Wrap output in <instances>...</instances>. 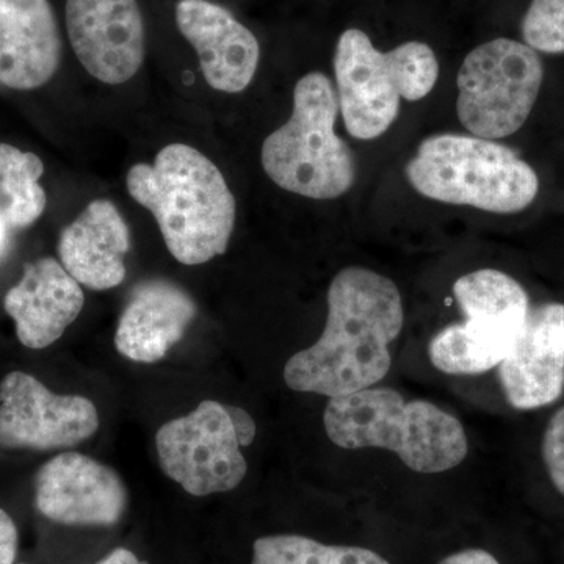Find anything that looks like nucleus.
Here are the masks:
<instances>
[{
    "label": "nucleus",
    "instance_id": "13",
    "mask_svg": "<svg viewBox=\"0 0 564 564\" xmlns=\"http://www.w3.org/2000/svg\"><path fill=\"white\" fill-rule=\"evenodd\" d=\"M497 369L505 397L516 410L556 402L564 392V304L530 310L524 332Z\"/></svg>",
    "mask_w": 564,
    "mask_h": 564
},
{
    "label": "nucleus",
    "instance_id": "18",
    "mask_svg": "<svg viewBox=\"0 0 564 564\" xmlns=\"http://www.w3.org/2000/svg\"><path fill=\"white\" fill-rule=\"evenodd\" d=\"M131 232L109 199L88 204L58 240V258L66 272L91 291H109L126 278L124 258Z\"/></svg>",
    "mask_w": 564,
    "mask_h": 564
},
{
    "label": "nucleus",
    "instance_id": "22",
    "mask_svg": "<svg viewBox=\"0 0 564 564\" xmlns=\"http://www.w3.org/2000/svg\"><path fill=\"white\" fill-rule=\"evenodd\" d=\"M543 458L552 485L564 497V406L552 415L545 429Z\"/></svg>",
    "mask_w": 564,
    "mask_h": 564
},
{
    "label": "nucleus",
    "instance_id": "20",
    "mask_svg": "<svg viewBox=\"0 0 564 564\" xmlns=\"http://www.w3.org/2000/svg\"><path fill=\"white\" fill-rule=\"evenodd\" d=\"M251 564H391L370 549L328 545L302 534H272L252 544Z\"/></svg>",
    "mask_w": 564,
    "mask_h": 564
},
{
    "label": "nucleus",
    "instance_id": "10",
    "mask_svg": "<svg viewBox=\"0 0 564 564\" xmlns=\"http://www.w3.org/2000/svg\"><path fill=\"white\" fill-rule=\"evenodd\" d=\"M99 414L91 400L58 395L24 372L0 381V447L54 451L91 437Z\"/></svg>",
    "mask_w": 564,
    "mask_h": 564
},
{
    "label": "nucleus",
    "instance_id": "16",
    "mask_svg": "<svg viewBox=\"0 0 564 564\" xmlns=\"http://www.w3.org/2000/svg\"><path fill=\"white\" fill-rule=\"evenodd\" d=\"M62 41L50 0H0V84L43 87L61 65Z\"/></svg>",
    "mask_w": 564,
    "mask_h": 564
},
{
    "label": "nucleus",
    "instance_id": "12",
    "mask_svg": "<svg viewBox=\"0 0 564 564\" xmlns=\"http://www.w3.org/2000/svg\"><path fill=\"white\" fill-rule=\"evenodd\" d=\"M35 507L55 524L109 527L121 521L128 491L120 475L90 456H54L35 477Z\"/></svg>",
    "mask_w": 564,
    "mask_h": 564
},
{
    "label": "nucleus",
    "instance_id": "17",
    "mask_svg": "<svg viewBox=\"0 0 564 564\" xmlns=\"http://www.w3.org/2000/svg\"><path fill=\"white\" fill-rule=\"evenodd\" d=\"M196 313L192 296L174 282H140L118 322L115 347L131 361L159 362L184 337Z\"/></svg>",
    "mask_w": 564,
    "mask_h": 564
},
{
    "label": "nucleus",
    "instance_id": "14",
    "mask_svg": "<svg viewBox=\"0 0 564 564\" xmlns=\"http://www.w3.org/2000/svg\"><path fill=\"white\" fill-rule=\"evenodd\" d=\"M176 24L198 54L209 87L229 95L250 87L261 47L242 22L209 0H181L176 6Z\"/></svg>",
    "mask_w": 564,
    "mask_h": 564
},
{
    "label": "nucleus",
    "instance_id": "4",
    "mask_svg": "<svg viewBox=\"0 0 564 564\" xmlns=\"http://www.w3.org/2000/svg\"><path fill=\"white\" fill-rule=\"evenodd\" d=\"M406 177L425 198L492 214L527 209L540 192L532 166L505 144L473 133H440L419 144Z\"/></svg>",
    "mask_w": 564,
    "mask_h": 564
},
{
    "label": "nucleus",
    "instance_id": "27",
    "mask_svg": "<svg viewBox=\"0 0 564 564\" xmlns=\"http://www.w3.org/2000/svg\"><path fill=\"white\" fill-rule=\"evenodd\" d=\"M21 564H25V563H21Z\"/></svg>",
    "mask_w": 564,
    "mask_h": 564
},
{
    "label": "nucleus",
    "instance_id": "1",
    "mask_svg": "<svg viewBox=\"0 0 564 564\" xmlns=\"http://www.w3.org/2000/svg\"><path fill=\"white\" fill-rule=\"evenodd\" d=\"M403 325L402 295L391 278L364 267L340 270L329 284L322 336L289 359L285 384L328 399L373 388L391 370V345Z\"/></svg>",
    "mask_w": 564,
    "mask_h": 564
},
{
    "label": "nucleus",
    "instance_id": "6",
    "mask_svg": "<svg viewBox=\"0 0 564 564\" xmlns=\"http://www.w3.org/2000/svg\"><path fill=\"white\" fill-rule=\"evenodd\" d=\"M334 74L345 129L355 139L373 140L399 117L400 99L421 101L432 93L440 63L421 41L381 52L367 33L348 29L337 41Z\"/></svg>",
    "mask_w": 564,
    "mask_h": 564
},
{
    "label": "nucleus",
    "instance_id": "25",
    "mask_svg": "<svg viewBox=\"0 0 564 564\" xmlns=\"http://www.w3.org/2000/svg\"><path fill=\"white\" fill-rule=\"evenodd\" d=\"M96 564H147L141 563L135 555L132 554L128 549H115L113 552H110L106 558H102L101 562Z\"/></svg>",
    "mask_w": 564,
    "mask_h": 564
},
{
    "label": "nucleus",
    "instance_id": "21",
    "mask_svg": "<svg viewBox=\"0 0 564 564\" xmlns=\"http://www.w3.org/2000/svg\"><path fill=\"white\" fill-rule=\"evenodd\" d=\"M527 46L543 54H564V0H532L521 25Z\"/></svg>",
    "mask_w": 564,
    "mask_h": 564
},
{
    "label": "nucleus",
    "instance_id": "15",
    "mask_svg": "<svg viewBox=\"0 0 564 564\" xmlns=\"http://www.w3.org/2000/svg\"><path fill=\"white\" fill-rule=\"evenodd\" d=\"M84 303L79 282L62 262L41 258L24 267L20 282L7 292L3 307L17 325L20 343L43 350L61 339Z\"/></svg>",
    "mask_w": 564,
    "mask_h": 564
},
{
    "label": "nucleus",
    "instance_id": "7",
    "mask_svg": "<svg viewBox=\"0 0 564 564\" xmlns=\"http://www.w3.org/2000/svg\"><path fill=\"white\" fill-rule=\"evenodd\" d=\"M464 322L445 326L429 345L430 361L447 375L497 369L524 332L530 313L525 289L510 274L484 269L454 284Z\"/></svg>",
    "mask_w": 564,
    "mask_h": 564
},
{
    "label": "nucleus",
    "instance_id": "9",
    "mask_svg": "<svg viewBox=\"0 0 564 564\" xmlns=\"http://www.w3.org/2000/svg\"><path fill=\"white\" fill-rule=\"evenodd\" d=\"M544 66L521 41L496 39L475 47L459 68V121L473 135L499 140L518 132L541 91Z\"/></svg>",
    "mask_w": 564,
    "mask_h": 564
},
{
    "label": "nucleus",
    "instance_id": "2",
    "mask_svg": "<svg viewBox=\"0 0 564 564\" xmlns=\"http://www.w3.org/2000/svg\"><path fill=\"white\" fill-rule=\"evenodd\" d=\"M133 202L154 215L169 251L184 265L225 254L237 206L218 166L188 144L162 148L154 163H137L126 176Z\"/></svg>",
    "mask_w": 564,
    "mask_h": 564
},
{
    "label": "nucleus",
    "instance_id": "5",
    "mask_svg": "<svg viewBox=\"0 0 564 564\" xmlns=\"http://www.w3.org/2000/svg\"><path fill=\"white\" fill-rule=\"evenodd\" d=\"M339 99L322 73L302 77L293 91L291 118L262 144L267 176L282 191L311 199H334L355 184V155L337 135Z\"/></svg>",
    "mask_w": 564,
    "mask_h": 564
},
{
    "label": "nucleus",
    "instance_id": "8",
    "mask_svg": "<svg viewBox=\"0 0 564 564\" xmlns=\"http://www.w3.org/2000/svg\"><path fill=\"white\" fill-rule=\"evenodd\" d=\"M256 423L242 408L204 400L184 417L163 423L155 434L166 477L195 497L229 492L248 473L242 447L254 441Z\"/></svg>",
    "mask_w": 564,
    "mask_h": 564
},
{
    "label": "nucleus",
    "instance_id": "23",
    "mask_svg": "<svg viewBox=\"0 0 564 564\" xmlns=\"http://www.w3.org/2000/svg\"><path fill=\"white\" fill-rule=\"evenodd\" d=\"M17 524L7 511L0 508V564H14L18 554Z\"/></svg>",
    "mask_w": 564,
    "mask_h": 564
},
{
    "label": "nucleus",
    "instance_id": "19",
    "mask_svg": "<svg viewBox=\"0 0 564 564\" xmlns=\"http://www.w3.org/2000/svg\"><path fill=\"white\" fill-rule=\"evenodd\" d=\"M43 173L39 155L0 143V217L7 225L28 228L43 215L47 204L40 185Z\"/></svg>",
    "mask_w": 564,
    "mask_h": 564
},
{
    "label": "nucleus",
    "instance_id": "11",
    "mask_svg": "<svg viewBox=\"0 0 564 564\" xmlns=\"http://www.w3.org/2000/svg\"><path fill=\"white\" fill-rule=\"evenodd\" d=\"M74 54L95 79L131 80L144 62V24L137 0H66Z\"/></svg>",
    "mask_w": 564,
    "mask_h": 564
},
{
    "label": "nucleus",
    "instance_id": "26",
    "mask_svg": "<svg viewBox=\"0 0 564 564\" xmlns=\"http://www.w3.org/2000/svg\"><path fill=\"white\" fill-rule=\"evenodd\" d=\"M6 226L7 223L0 217V250H2V245L6 242Z\"/></svg>",
    "mask_w": 564,
    "mask_h": 564
},
{
    "label": "nucleus",
    "instance_id": "24",
    "mask_svg": "<svg viewBox=\"0 0 564 564\" xmlns=\"http://www.w3.org/2000/svg\"><path fill=\"white\" fill-rule=\"evenodd\" d=\"M437 564H500L499 560L496 558L489 552L484 549H466V551L456 552L445 556L443 562Z\"/></svg>",
    "mask_w": 564,
    "mask_h": 564
},
{
    "label": "nucleus",
    "instance_id": "3",
    "mask_svg": "<svg viewBox=\"0 0 564 564\" xmlns=\"http://www.w3.org/2000/svg\"><path fill=\"white\" fill-rule=\"evenodd\" d=\"M325 432L347 451L383 448L419 474H441L466 459L463 423L426 400H406L391 388L362 389L329 399Z\"/></svg>",
    "mask_w": 564,
    "mask_h": 564
}]
</instances>
